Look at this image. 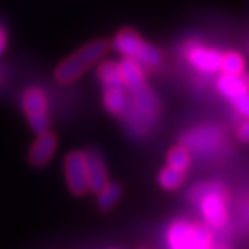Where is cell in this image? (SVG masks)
<instances>
[{
  "label": "cell",
  "instance_id": "6da1fadb",
  "mask_svg": "<svg viewBox=\"0 0 249 249\" xmlns=\"http://www.w3.org/2000/svg\"><path fill=\"white\" fill-rule=\"evenodd\" d=\"M108 52V42L104 39H97L86 44L79 51L71 53L58 65L55 70V79L62 84H68L76 81L79 76H83L94 63H97Z\"/></svg>",
  "mask_w": 249,
  "mask_h": 249
},
{
  "label": "cell",
  "instance_id": "7a4b0ae2",
  "mask_svg": "<svg viewBox=\"0 0 249 249\" xmlns=\"http://www.w3.org/2000/svg\"><path fill=\"white\" fill-rule=\"evenodd\" d=\"M113 49L123 53L124 57L134 58L136 62L147 67H159L162 63V52L152 44L144 41L131 28H123L117 33L113 39Z\"/></svg>",
  "mask_w": 249,
  "mask_h": 249
},
{
  "label": "cell",
  "instance_id": "3957f363",
  "mask_svg": "<svg viewBox=\"0 0 249 249\" xmlns=\"http://www.w3.org/2000/svg\"><path fill=\"white\" fill-rule=\"evenodd\" d=\"M23 110L26 113L28 122L37 134L49 129L47 97L42 89L29 88L23 92Z\"/></svg>",
  "mask_w": 249,
  "mask_h": 249
},
{
  "label": "cell",
  "instance_id": "277c9868",
  "mask_svg": "<svg viewBox=\"0 0 249 249\" xmlns=\"http://www.w3.org/2000/svg\"><path fill=\"white\" fill-rule=\"evenodd\" d=\"M65 178L74 196H84L89 191L88 159L84 151H71L65 157Z\"/></svg>",
  "mask_w": 249,
  "mask_h": 249
},
{
  "label": "cell",
  "instance_id": "5b68a950",
  "mask_svg": "<svg viewBox=\"0 0 249 249\" xmlns=\"http://www.w3.org/2000/svg\"><path fill=\"white\" fill-rule=\"evenodd\" d=\"M55 149H57V136L47 129V131L37 134L36 141L33 142L31 149H29L28 160L33 167H44L51 162Z\"/></svg>",
  "mask_w": 249,
  "mask_h": 249
},
{
  "label": "cell",
  "instance_id": "8992f818",
  "mask_svg": "<svg viewBox=\"0 0 249 249\" xmlns=\"http://www.w3.org/2000/svg\"><path fill=\"white\" fill-rule=\"evenodd\" d=\"M131 104L142 120H154L160 112L156 94L147 88V84L131 92Z\"/></svg>",
  "mask_w": 249,
  "mask_h": 249
},
{
  "label": "cell",
  "instance_id": "52a82bcc",
  "mask_svg": "<svg viewBox=\"0 0 249 249\" xmlns=\"http://www.w3.org/2000/svg\"><path fill=\"white\" fill-rule=\"evenodd\" d=\"M118 71H120L124 89H128L129 92L136 91V89L142 88L146 84V73L142 70V65L134 60V58L124 57L118 63Z\"/></svg>",
  "mask_w": 249,
  "mask_h": 249
},
{
  "label": "cell",
  "instance_id": "ba28073f",
  "mask_svg": "<svg viewBox=\"0 0 249 249\" xmlns=\"http://www.w3.org/2000/svg\"><path fill=\"white\" fill-rule=\"evenodd\" d=\"M89 191L99 193L107 183V167L97 152H86Z\"/></svg>",
  "mask_w": 249,
  "mask_h": 249
},
{
  "label": "cell",
  "instance_id": "9c48e42d",
  "mask_svg": "<svg viewBox=\"0 0 249 249\" xmlns=\"http://www.w3.org/2000/svg\"><path fill=\"white\" fill-rule=\"evenodd\" d=\"M202 213L206 217V220L209 223L215 227H222L225 225L227 222V209L225 204H223V199L217 194H207L206 197L202 199Z\"/></svg>",
  "mask_w": 249,
  "mask_h": 249
},
{
  "label": "cell",
  "instance_id": "30bf717a",
  "mask_svg": "<svg viewBox=\"0 0 249 249\" xmlns=\"http://www.w3.org/2000/svg\"><path fill=\"white\" fill-rule=\"evenodd\" d=\"M102 102L108 113H112V115H122V113H124V110H126V106H128L126 89H124V86L104 88Z\"/></svg>",
  "mask_w": 249,
  "mask_h": 249
},
{
  "label": "cell",
  "instance_id": "8fae6325",
  "mask_svg": "<svg viewBox=\"0 0 249 249\" xmlns=\"http://www.w3.org/2000/svg\"><path fill=\"white\" fill-rule=\"evenodd\" d=\"M220 92L225 94L227 97L233 99L240 92L249 91V74L248 73H240V74H225L223 73L220 79L217 83Z\"/></svg>",
  "mask_w": 249,
  "mask_h": 249
},
{
  "label": "cell",
  "instance_id": "7c38bea8",
  "mask_svg": "<svg viewBox=\"0 0 249 249\" xmlns=\"http://www.w3.org/2000/svg\"><path fill=\"white\" fill-rule=\"evenodd\" d=\"M189 60L194 67L202 70V71H217V70H220L222 53L197 47L189 53Z\"/></svg>",
  "mask_w": 249,
  "mask_h": 249
},
{
  "label": "cell",
  "instance_id": "4fadbf2b",
  "mask_svg": "<svg viewBox=\"0 0 249 249\" xmlns=\"http://www.w3.org/2000/svg\"><path fill=\"white\" fill-rule=\"evenodd\" d=\"M97 76L101 79L104 88L123 86L120 71H118V63H115L113 60H107L101 63V67L97 68Z\"/></svg>",
  "mask_w": 249,
  "mask_h": 249
},
{
  "label": "cell",
  "instance_id": "5bb4252c",
  "mask_svg": "<svg viewBox=\"0 0 249 249\" xmlns=\"http://www.w3.org/2000/svg\"><path fill=\"white\" fill-rule=\"evenodd\" d=\"M96 194H97V204L101 207V211H110L122 196V188L118 183L107 181L101 191Z\"/></svg>",
  "mask_w": 249,
  "mask_h": 249
},
{
  "label": "cell",
  "instance_id": "9a60e30c",
  "mask_svg": "<svg viewBox=\"0 0 249 249\" xmlns=\"http://www.w3.org/2000/svg\"><path fill=\"white\" fill-rule=\"evenodd\" d=\"M191 165V156L185 146H175L167 154V167H172L175 170L185 172Z\"/></svg>",
  "mask_w": 249,
  "mask_h": 249
},
{
  "label": "cell",
  "instance_id": "2e32d148",
  "mask_svg": "<svg viewBox=\"0 0 249 249\" xmlns=\"http://www.w3.org/2000/svg\"><path fill=\"white\" fill-rule=\"evenodd\" d=\"M191 231H193V227L186 225V223H183V222L175 223V225L170 228L172 248L173 249H186L189 238H191Z\"/></svg>",
  "mask_w": 249,
  "mask_h": 249
},
{
  "label": "cell",
  "instance_id": "e0dca14e",
  "mask_svg": "<svg viewBox=\"0 0 249 249\" xmlns=\"http://www.w3.org/2000/svg\"><path fill=\"white\" fill-rule=\"evenodd\" d=\"M183 181H185V172L175 170L172 167L162 168L160 173H159V185L163 189H168V191L180 188Z\"/></svg>",
  "mask_w": 249,
  "mask_h": 249
},
{
  "label": "cell",
  "instance_id": "ac0fdd59",
  "mask_svg": "<svg viewBox=\"0 0 249 249\" xmlns=\"http://www.w3.org/2000/svg\"><path fill=\"white\" fill-rule=\"evenodd\" d=\"M220 70L225 74H240L245 71V60L238 52H228L222 55Z\"/></svg>",
  "mask_w": 249,
  "mask_h": 249
},
{
  "label": "cell",
  "instance_id": "d6986e66",
  "mask_svg": "<svg viewBox=\"0 0 249 249\" xmlns=\"http://www.w3.org/2000/svg\"><path fill=\"white\" fill-rule=\"evenodd\" d=\"M186 249H211V236L206 228L202 227H193L191 238L188 241Z\"/></svg>",
  "mask_w": 249,
  "mask_h": 249
},
{
  "label": "cell",
  "instance_id": "ffe728a7",
  "mask_svg": "<svg viewBox=\"0 0 249 249\" xmlns=\"http://www.w3.org/2000/svg\"><path fill=\"white\" fill-rule=\"evenodd\" d=\"M233 104L236 106V108L240 110L243 115L249 118V91L240 92L238 96H235L231 99Z\"/></svg>",
  "mask_w": 249,
  "mask_h": 249
},
{
  "label": "cell",
  "instance_id": "44dd1931",
  "mask_svg": "<svg viewBox=\"0 0 249 249\" xmlns=\"http://www.w3.org/2000/svg\"><path fill=\"white\" fill-rule=\"evenodd\" d=\"M238 138L243 142H249V118L240 124V128H238Z\"/></svg>",
  "mask_w": 249,
  "mask_h": 249
},
{
  "label": "cell",
  "instance_id": "7402d4cb",
  "mask_svg": "<svg viewBox=\"0 0 249 249\" xmlns=\"http://www.w3.org/2000/svg\"><path fill=\"white\" fill-rule=\"evenodd\" d=\"M5 46H7V36H5L3 28L0 26V55H2V53H3V51H5Z\"/></svg>",
  "mask_w": 249,
  "mask_h": 249
},
{
  "label": "cell",
  "instance_id": "603a6c76",
  "mask_svg": "<svg viewBox=\"0 0 249 249\" xmlns=\"http://www.w3.org/2000/svg\"><path fill=\"white\" fill-rule=\"evenodd\" d=\"M212 249H230L228 246H215V248H212Z\"/></svg>",
  "mask_w": 249,
  "mask_h": 249
},
{
  "label": "cell",
  "instance_id": "cb8c5ba5",
  "mask_svg": "<svg viewBox=\"0 0 249 249\" xmlns=\"http://www.w3.org/2000/svg\"><path fill=\"white\" fill-rule=\"evenodd\" d=\"M142 249H144V248H142Z\"/></svg>",
  "mask_w": 249,
  "mask_h": 249
}]
</instances>
